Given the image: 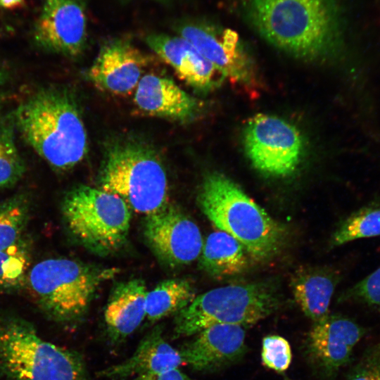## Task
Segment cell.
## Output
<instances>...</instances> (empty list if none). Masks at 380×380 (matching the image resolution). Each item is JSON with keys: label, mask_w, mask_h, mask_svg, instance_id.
<instances>
[{"label": "cell", "mask_w": 380, "mask_h": 380, "mask_svg": "<svg viewBox=\"0 0 380 380\" xmlns=\"http://www.w3.org/2000/svg\"><path fill=\"white\" fill-rule=\"evenodd\" d=\"M380 236V203H372L347 217L334 232L330 245L338 246L354 240Z\"/></svg>", "instance_id": "25"}, {"label": "cell", "mask_w": 380, "mask_h": 380, "mask_svg": "<svg viewBox=\"0 0 380 380\" xmlns=\"http://www.w3.org/2000/svg\"><path fill=\"white\" fill-rule=\"evenodd\" d=\"M25 0H0V6L6 9H13L23 6Z\"/></svg>", "instance_id": "31"}, {"label": "cell", "mask_w": 380, "mask_h": 380, "mask_svg": "<svg viewBox=\"0 0 380 380\" xmlns=\"http://www.w3.org/2000/svg\"><path fill=\"white\" fill-rule=\"evenodd\" d=\"M0 374L6 380H89L77 351L43 338L32 324L0 314Z\"/></svg>", "instance_id": "4"}, {"label": "cell", "mask_w": 380, "mask_h": 380, "mask_svg": "<svg viewBox=\"0 0 380 380\" xmlns=\"http://www.w3.org/2000/svg\"><path fill=\"white\" fill-rule=\"evenodd\" d=\"M116 272L73 259L49 258L30 267L25 289L47 318L73 324L87 312L99 286Z\"/></svg>", "instance_id": "5"}, {"label": "cell", "mask_w": 380, "mask_h": 380, "mask_svg": "<svg viewBox=\"0 0 380 380\" xmlns=\"http://www.w3.org/2000/svg\"><path fill=\"white\" fill-rule=\"evenodd\" d=\"M191 282L184 279H167L148 291L146 302V317L156 322L169 315L177 314L196 297Z\"/></svg>", "instance_id": "22"}, {"label": "cell", "mask_w": 380, "mask_h": 380, "mask_svg": "<svg viewBox=\"0 0 380 380\" xmlns=\"http://www.w3.org/2000/svg\"><path fill=\"white\" fill-rule=\"evenodd\" d=\"M243 137L248 160L255 170L265 175L289 176L302 161L303 137L296 126L283 118L258 114L248 121Z\"/></svg>", "instance_id": "9"}, {"label": "cell", "mask_w": 380, "mask_h": 380, "mask_svg": "<svg viewBox=\"0 0 380 380\" xmlns=\"http://www.w3.org/2000/svg\"><path fill=\"white\" fill-rule=\"evenodd\" d=\"M151 49L169 64L180 79L199 91L219 87L224 77L190 42L180 36L151 34Z\"/></svg>", "instance_id": "16"}, {"label": "cell", "mask_w": 380, "mask_h": 380, "mask_svg": "<svg viewBox=\"0 0 380 380\" xmlns=\"http://www.w3.org/2000/svg\"><path fill=\"white\" fill-rule=\"evenodd\" d=\"M197 201L201 211L218 230L240 242L253 259L269 260L284 247L286 227L225 175L216 172L208 174Z\"/></svg>", "instance_id": "3"}, {"label": "cell", "mask_w": 380, "mask_h": 380, "mask_svg": "<svg viewBox=\"0 0 380 380\" xmlns=\"http://www.w3.org/2000/svg\"><path fill=\"white\" fill-rule=\"evenodd\" d=\"M285 380H291V379H286Z\"/></svg>", "instance_id": "33"}, {"label": "cell", "mask_w": 380, "mask_h": 380, "mask_svg": "<svg viewBox=\"0 0 380 380\" xmlns=\"http://www.w3.org/2000/svg\"><path fill=\"white\" fill-rule=\"evenodd\" d=\"M144 234L153 253L170 267L194 261L203 245L197 224L169 202L146 216Z\"/></svg>", "instance_id": "11"}, {"label": "cell", "mask_w": 380, "mask_h": 380, "mask_svg": "<svg viewBox=\"0 0 380 380\" xmlns=\"http://www.w3.org/2000/svg\"><path fill=\"white\" fill-rule=\"evenodd\" d=\"M148 291L144 280L133 279L118 284L104 311L108 336L120 343L131 335L146 317Z\"/></svg>", "instance_id": "19"}, {"label": "cell", "mask_w": 380, "mask_h": 380, "mask_svg": "<svg viewBox=\"0 0 380 380\" xmlns=\"http://www.w3.org/2000/svg\"><path fill=\"white\" fill-rule=\"evenodd\" d=\"M99 188L120 197L138 213H153L168 202L165 168L150 147L134 140H118L106 148Z\"/></svg>", "instance_id": "6"}, {"label": "cell", "mask_w": 380, "mask_h": 380, "mask_svg": "<svg viewBox=\"0 0 380 380\" xmlns=\"http://www.w3.org/2000/svg\"><path fill=\"white\" fill-rule=\"evenodd\" d=\"M147 64V57L132 43L115 39L102 46L87 76L99 90L126 96L137 88Z\"/></svg>", "instance_id": "14"}, {"label": "cell", "mask_w": 380, "mask_h": 380, "mask_svg": "<svg viewBox=\"0 0 380 380\" xmlns=\"http://www.w3.org/2000/svg\"><path fill=\"white\" fill-rule=\"evenodd\" d=\"M133 380H194L182 372L179 368L164 372L144 374L137 376Z\"/></svg>", "instance_id": "30"}, {"label": "cell", "mask_w": 380, "mask_h": 380, "mask_svg": "<svg viewBox=\"0 0 380 380\" xmlns=\"http://www.w3.org/2000/svg\"><path fill=\"white\" fill-rule=\"evenodd\" d=\"M348 380H380V349L368 353L353 369Z\"/></svg>", "instance_id": "29"}, {"label": "cell", "mask_w": 380, "mask_h": 380, "mask_svg": "<svg viewBox=\"0 0 380 380\" xmlns=\"http://www.w3.org/2000/svg\"><path fill=\"white\" fill-rule=\"evenodd\" d=\"M13 115L23 139L52 169L68 170L84 158L87 131L68 90L40 89L22 102Z\"/></svg>", "instance_id": "2"}, {"label": "cell", "mask_w": 380, "mask_h": 380, "mask_svg": "<svg viewBox=\"0 0 380 380\" xmlns=\"http://www.w3.org/2000/svg\"><path fill=\"white\" fill-rule=\"evenodd\" d=\"M177 32L190 42L224 79L253 91L258 88L253 62L237 33L230 29L219 30L201 23L179 24Z\"/></svg>", "instance_id": "10"}, {"label": "cell", "mask_w": 380, "mask_h": 380, "mask_svg": "<svg viewBox=\"0 0 380 380\" xmlns=\"http://www.w3.org/2000/svg\"><path fill=\"white\" fill-rule=\"evenodd\" d=\"M31 198L25 193L15 194L0 203V251L20 240L31 211Z\"/></svg>", "instance_id": "24"}, {"label": "cell", "mask_w": 380, "mask_h": 380, "mask_svg": "<svg viewBox=\"0 0 380 380\" xmlns=\"http://www.w3.org/2000/svg\"><path fill=\"white\" fill-rule=\"evenodd\" d=\"M245 11L265 39L299 58H327L343 43V19L336 0H246Z\"/></svg>", "instance_id": "1"}, {"label": "cell", "mask_w": 380, "mask_h": 380, "mask_svg": "<svg viewBox=\"0 0 380 380\" xmlns=\"http://www.w3.org/2000/svg\"><path fill=\"white\" fill-rule=\"evenodd\" d=\"M261 359L269 369L279 373L286 371L292 360L289 341L278 335L266 336L262 342Z\"/></svg>", "instance_id": "27"}, {"label": "cell", "mask_w": 380, "mask_h": 380, "mask_svg": "<svg viewBox=\"0 0 380 380\" xmlns=\"http://www.w3.org/2000/svg\"><path fill=\"white\" fill-rule=\"evenodd\" d=\"M364 334L353 320L329 314L314 322L305 341V355L318 372L332 376L349 361Z\"/></svg>", "instance_id": "13"}, {"label": "cell", "mask_w": 380, "mask_h": 380, "mask_svg": "<svg viewBox=\"0 0 380 380\" xmlns=\"http://www.w3.org/2000/svg\"><path fill=\"white\" fill-rule=\"evenodd\" d=\"M182 365L184 361L179 350L165 340L162 329L157 326L141 340L129 357L101 369L97 375L111 380H122L179 368Z\"/></svg>", "instance_id": "18"}, {"label": "cell", "mask_w": 380, "mask_h": 380, "mask_svg": "<svg viewBox=\"0 0 380 380\" xmlns=\"http://www.w3.org/2000/svg\"><path fill=\"white\" fill-rule=\"evenodd\" d=\"M131 210L118 196L87 185L68 190L61 203L63 218L72 237L101 255L118 251L125 243Z\"/></svg>", "instance_id": "8"}, {"label": "cell", "mask_w": 380, "mask_h": 380, "mask_svg": "<svg viewBox=\"0 0 380 380\" xmlns=\"http://www.w3.org/2000/svg\"><path fill=\"white\" fill-rule=\"evenodd\" d=\"M134 103L143 113L178 121H189L201 104L173 80L152 73L143 75L135 91Z\"/></svg>", "instance_id": "17"}, {"label": "cell", "mask_w": 380, "mask_h": 380, "mask_svg": "<svg viewBox=\"0 0 380 380\" xmlns=\"http://www.w3.org/2000/svg\"><path fill=\"white\" fill-rule=\"evenodd\" d=\"M243 327L220 324L196 334L179 350L184 364L195 371L209 372L236 362L246 351Z\"/></svg>", "instance_id": "15"}, {"label": "cell", "mask_w": 380, "mask_h": 380, "mask_svg": "<svg viewBox=\"0 0 380 380\" xmlns=\"http://www.w3.org/2000/svg\"><path fill=\"white\" fill-rule=\"evenodd\" d=\"M338 277L327 269L299 271L291 281L294 299L303 313L314 322L329 315Z\"/></svg>", "instance_id": "20"}, {"label": "cell", "mask_w": 380, "mask_h": 380, "mask_svg": "<svg viewBox=\"0 0 380 380\" xmlns=\"http://www.w3.org/2000/svg\"><path fill=\"white\" fill-rule=\"evenodd\" d=\"M280 305L276 289L266 282L236 284L206 291L176 314L174 338L196 334L220 324L253 325Z\"/></svg>", "instance_id": "7"}, {"label": "cell", "mask_w": 380, "mask_h": 380, "mask_svg": "<svg viewBox=\"0 0 380 380\" xmlns=\"http://www.w3.org/2000/svg\"><path fill=\"white\" fill-rule=\"evenodd\" d=\"M32 254V243L25 237L0 251V294L13 293L25 289Z\"/></svg>", "instance_id": "23"}, {"label": "cell", "mask_w": 380, "mask_h": 380, "mask_svg": "<svg viewBox=\"0 0 380 380\" xmlns=\"http://www.w3.org/2000/svg\"><path fill=\"white\" fill-rule=\"evenodd\" d=\"M13 113L0 115V189L15 185L25 172V165L15 142Z\"/></svg>", "instance_id": "26"}, {"label": "cell", "mask_w": 380, "mask_h": 380, "mask_svg": "<svg viewBox=\"0 0 380 380\" xmlns=\"http://www.w3.org/2000/svg\"><path fill=\"white\" fill-rule=\"evenodd\" d=\"M338 300L380 307V267L344 291Z\"/></svg>", "instance_id": "28"}, {"label": "cell", "mask_w": 380, "mask_h": 380, "mask_svg": "<svg viewBox=\"0 0 380 380\" xmlns=\"http://www.w3.org/2000/svg\"><path fill=\"white\" fill-rule=\"evenodd\" d=\"M33 38L40 49L68 57L80 54L87 41L85 8L79 0H45Z\"/></svg>", "instance_id": "12"}, {"label": "cell", "mask_w": 380, "mask_h": 380, "mask_svg": "<svg viewBox=\"0 0 380 380\" xmlns=\"http://www.w3.org/2000/svg\"><path fill=\"white\" fill-rule=\"evenodd\" d=\"M1 103H2V98H1V96L0 94V110H1Z\"/></svg>", "instance_id": "32"}, {"label": "cell", "mask_w": 380, "mask_h": 380, "mask_svg": "<svg viewBox=\"0 0 380 380\" xmlns=\"http://www.w3.org/2000/svg\"><path fill=\"white\" fill-rule=\"evenodd\" d=\"M248 253L231 235L217 230L210 233L200 254V267L216 279L242 273L248 265Z\"/></svg>", "instance_id": "21"}]
</instances>
